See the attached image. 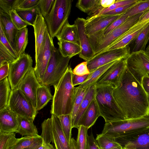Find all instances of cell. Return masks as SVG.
<instances>
[{
  "mask_svg": "<svg viewBox=\"0 0 149 149\" xmlns=\"http://www.w3.org/2000/svg\"><path fill=\"white\" fill-rule=\"evenodd\" d=\"M33 63L31 56L24 53L10 64L8 78L11 90L17 88L20 81L32 67Z\"/></svg>",
  "mask_w": 149,
  "mask_h": 149,
  "instance_id": "obj_11",
  "label": "cell"
},
{
  "mask_svg": "<svg viewBox=\"0 0 149 149\" xmlns=\"http://www.w3.org/2000/svg\"><path fill=\"white\" fill-rule=\"evenodd\" d=\"M7 107L17 115L33 121L37 113L30 101L17 88L11 90Z\"/></svg>",
  "mask_w": 149,
  "mask_h": 149,
  "instance_id": "obj_9",
  "label": "cell"
},
{
  "mask_svg": "<svg viewBox=\"0 0 149 149\" xmlns=\"http://www.w3.org/2000/svg\"><path fill=\"white\" fill-rule=\"evenodd\" d=\"M113 95L125 119L149 114V98L141 85L126 67Z\"/></svg>",
  "mask_w": 149,
  "mask_h": 149,
  "instance_id": "obj_1",
  "label": "cell"
},
{
  "mask_svg": "<svg viewBox=\"0 0 149 149\" xmlns=\"http://www.w3.org/2000/svg\"><path fill=\"white\" fill-rule=\"evenodd\" d=\"M39 1V0H19L16 10L26 9L35 7L38 6Z\"/></svg>",
  "mask_w": 149,
  "mask_h": 149,
  "instance_id": "obj_48",
  "label": "cell"
},
{
  "mask_svg": "<svg viewBox=\"0 0 149 149\" xmlns=\"http://www.w3.org/2000/svg\"><path fill=\"white\" fill-rule=\"evenodd\" d=\"M38 149H55L53 145L50 143L43 142L42 144Z\"/></svg>",
  "mask_w": 149,
  "mask_h": 149,
  "instance_id": "obj_57",
  "label": "cell"
},
{
  "mask_svg": "<svg viewBox=\"0 0 149 149\" xmlns=\"http://www.w3.org/2000/svg\"><path fill=\"white\" fill-rule=\"evenodd\" d=\"M54 45L53 39L47 31L44 45L38 58L35 60L36 65L34 68L35 75L41 85L47 67L52 54Z\"/></svg>",
  "mask_w": 149,
  "mask_h": 149,
  "instance_id": "obj_13",
  "label": "cell"
},
{
  "mask_svg": "<svg viewBox=\"0 0 149 149\" xmlns=\"http://www.w3.org/2000/svg\"><path fill=\"white\" fill-rule=\"evenodd\" d=\"M149 41V22L137 35L129 45L130 52L145 51L146 46Z\"/></svg>",
  "mask_w": 149,
  "mask_h": 149,
  "instance_id": "obj_27",
  "label": "cell"
},
{
  "mask_svg": "<svg viewBox=\"0 0 149 149\" xmlns=\"http://www.w3.org/2000/svg\"><path fill=\"white\" fill-rule=\"evenodd\" d=\"M9 15L12 22L18 30L30 25L18 15L15 10H11Z\"/></svg>",
  "mask_w": 149,
  "mask_h": 149,
  "instance_id": "obj_44",
  "label": "cell"
},
{
  "mask_svg": "<svg viewBox=\"0 0 149 149\" xmlns=\"http://www.w3.org/2000/svg\"><path fill=\"white\" fill-rule=\"evenodd\" d=\"M40 85L35 75L34 68L32 67L20 81L17 87L30 101L36 110V91Z\"/></svg>",
  "mask_w": 149,
  "mask_h": 149,
  "instance_id": "obj_15",
  "label": "cell"
},
{
  "mask_svg": "<svg viewBox=\"0 0 149 149\" xmlns=\"http://www.w3.org/2000/svg\"><path fill=\"white\" fill-rule=\"evenodd\" d=\"M17 140L15 133L0 132V149H11Z\"/></svg>",
  "mask_w": 149,
  "mask_h": 149,
  "instance_id": "obj_40",
  "label": "cell"
},
{
  "mask_svg": "<svg viewBox=\"0 0 149 149\" xmlns=\"http://www.w3.org/2000/svg\"><path fill=\"white\" fill-rule=\"evenodd\" d=\"M149 127V114L141 118L106 122L102 134L116 139Z\"/></svg>",
  "mask_w": 149,
  "mask_h": 149,
  "instance_id": "obj_4",
  "label": "cell"
},
{
  "mask_svg": "<svg viewBox=\"0 0 149 149\" xmlns=\"http://www.w3.org/2000/svg\"><path fill=\"white\" fill-rule=\"evenodd\" d=\"M55 0H39L38 6L41 14L45 17L51 11Z\"/></svg>",
  "mask_w": 149,
  "mask_h": 149,
  "instance_id": "obj_46",
  "label": "cell"
},
{
  "mask_svg": "<svg viewBox=\"0 0 149 149\" xmlns=\"http://www.w3.org/2000/svg\"><path fill=\"white\" fill-rule=\"evenodd\" d=\"M19 0H0V12L9 14L13 10L17 8Z\"/></svg>",
  "mask_w": 149,
  "mask_h": 149,
  "instance_id": "obj_43",
  "label": "cell"
},
{
  "mask_svg": "<svg viewBox=\"0 0 149 149\" xmlns=\"http://www.w3.org/2000/svg\"><path fill=\"white\" fill-rule=\"evenodd\" d=\"M71 58L63 56L59 49L56 48L54 45L52 54L44 76L42 85L49 86L57 84L65 72Z\"/></svg>",
  "mask_w": 149,
  "mask_h": 149,
  "instance_id": "obj_7",
  "label": "cell"
},
{
  "mask_svg": "<svg viewBox=\"0 0 149 149\" xmlns=\"http://www.w3.org/2000/svg\"><path fill=\"white\" fill-rule=\"evenodd\" d=\"M109 149H123V147L120 145L114 147Z\"/></svg>",
  "mask_w": 149,
  "mask_h": 149,
  "instance_id": "obj_61",
  "label": "cell"
},
{
  "mask_svg": "<svg viewBox=\"0 0 149 149\" xmlns=\"http://www.w3.org/2000/svg\"><path fill=\"white\" fill-rule=\"evenodd\" d=\"M141 85L149 98V75L144 76L142 79Z\"/></svg>",
  "mask_w": 149,
  "mask_h": 149,
  "instance_id": "obj_54",
  "label": "cell"
},
{
  "mask_svg": "<svg viewBox=\"0 0 149 149\" xmlns=\"http://www.w3.org/2000/svg\"><path fill=\"white\" fill-rule=\"evenodd\" d=\"M149 22V20H148L140 23H137L99 53L114 49L124 47L129 45L131 42L145 28Z\"/></svg>",
  "mask_w": 149,
  "mask_h": 149,
  "instance_id": "obj_19",
  "label": "cell"
},
{
  "mask_svg": "<svg viewBox=\"0 0 149 149\" xmlns=\"http://www.w3.org/2000/svg\"><path fill=\"white\" fill-rule=\"evenodd\" d=\"M72 1L55 0L49 14L44 18L48 30L53 39L60 33L62 29L68 21Z\"/></svg>",
  "mask_w": 149,
  "mask_h": 149,
  "instance_id": "obj_5",
  "label": "cell"
},
{
  "mask_svg": "<svg viewBox=\"0 0 149 149\" xmlns=\"http://www.w3.org/2000/svg\"><path fill=\"white\" fill-rule=\"evenodd\" d=\"M17 117L8 107L0 111V132L17 133L18 127Z\"/></svg>",
  "mask_w": 149,
  "mask_h": 149,
  "instance_id": "obj_21",
  "label": "cell"
},
{
  "mask_svg": "<svg viewBox=\"0 0 149 149\" xmlns=\"http://www.w3.org/2000/svg\"><path fill=\"white\" fill-rule=\"evenodd\" d=\"M56 38L58 41L70 42L80 45L77 27L74 24H70L68 22L64 26Z\"/></svg>",
  "mask_w": 149,
  "mask_h": 149,
  "instance_id": "obj_28",
  "label": "cell"
},
{
  "mask_svg": "<svg viewBox=\"0 0 149 149\" xmlns=\"http://www.w3.org/2000/svg\"><path fill=\"white\" fill-rule=\"evenodd\" d=\"M114 87L110 85L96 86L95 99L100 116L105 122L125 119L113 95Z\"/></svg>",
  "mask_w": 149,
  "mask_h": 149,
  "instance_id": "obj_3",
  "label": "cell"
},
{
  "mask_svg": "<svg viewBox=\"0 0 149 149\" xmlns=\"http://www.w3.org/2000/svg\"><path fill=\"white\" fill-rule=\"evenodd\" d=\"M33 26L35 38V58L36 60L43 47L48 30L45 18L41 14L37 15Z\"/></svg>",
  "mask_w": 149,
  "mask_h": 149,
  "instance_id": "obj_20",
  "label": "cell"
},
{
  "mask_svg": "<svg viewBox=\"0 0 149 149\" xmlns=\"http://www.w3.org/2000/svg\"><path fill=\"white\" fill-rule=\"evenodd\" d=\"M87 149H100L92 133L87 136Z\"/></svg>",
  "mask_w": 149,
  "mask_h": 149,
  "instance_id": "obj_53",
  "label": "cell"
},
{
  "mask_svg": "<svg viewBox=\"0 0 149 149\" xmlns=\"http://www.w3.org/2000/svg\"><path fill=\"white\" fill-rule=\"evenodd\" d=\"M137 1L127 5L119 7L112 11L103 15H122L125 13L127 10L133 6Z\"/></svg>",
  "mask_w": 149,
  "mask_h": 149,
  "instance_id": "obj_50",
  "label": "cell"
},
{
  "mask_svg": "<svg viewBox=\"0 0 149 149\" xmlns=\"http://www.w3.org/2000/svg\"><path fill=\"white\" fill-rule=\"evenodd\" d=\"M70 149H77L76 141L73 138H72L70 141Z\"/></svg>",
  "mask_w": 149,
  "mask_h": 149,
  "instance_id": "obj_58",
  "label": "cell"
},
{
  "mask_svg": "<svg viewBox=\"0 0 149 149\" xmlns=\"http://www.w3.org/2000/svg\"><path fill=\"white\" fill-rule=\"evenodd\" d=\"M148 20H149V9L143 13L137 23H140Z\"/></svg>",
  "mask_w": 149,
  "mask_h": 149,
  "instance_id": "obj_56",
  "label": "cell"
},
{
  "mask_svg": "<svg viewBox=\"0 0 149 149\" xmlns=\"http://www.w3.org/2000/svg\"><path fill=\"white\" fill-rule=\"evenodd\" d=\"M0 25L2 27L6 38L15 51L16 38L19 30L12 22L9 15L0 12Z\"/></svg>",
  "mask_w": 149,
  "mask_h": 149,
  "instance_id": "obj_22",
  "label": "cell"
},
{
  "mask_svg": "<svg viewBox=\"0 0 149 149\" xmlns=\"http://www.w3.org/2000/svg\"><path fill=\"white\" fill-rule=\"evenodd\" d=\"M40 136L43 142H52L55 149H70V145L62 130L58 117L52 115L50 118L45 119L41 124Z\"/></svg>",
  "mask_w": 149,
  "mask_h": 149,
  "instance_id": "obj_6",
  "label": "cell"
},
{
  "mask_svg": "<svg viewBox=\"0 0 149 149\" xmlns=\"http://www.w3.org/2000/svg\"><path fill=\"white\" fill-rule=\"evenodd\" d=\"M123 149H136V148L133 146L130 145H126L124 148Z\"/></svg>",
  "mask_w": 149,
  "mask_h": 149,
  "instance_id": "obj_59",
  "label": "cell"
},
{
  "mask_svg": "<svg viewBox=\"0 0 149 149\" xmlns=\"http://www.w3.org/2000/svg\"><path fill=\"white\" fill-rule=\"evenodd\" d=\"M138 0H116V1L109 7L104 9L100 12L97 15H99L104 14L112 11L119 7L127 5L136 2Z\"/></svg>",
  "mask_w": 149,
  "mask_h": 149,
  "instance_id": "obj_45",
  "label": "cell"
},
{
  "mask_svg": "<svg viewBox=\"0 0 149 149\" xmlns=\"http://www.w3.org/2000/svg\"><path fill=\"white\" fill-rule=\"evenodd\" d=\"M96 86V84H95L88 89L78 109L76 118L72 125V128H77V125L80 119L92 100L95 98Z\"/></svg>",
  "mask_w": 149,
  "mask_h": 149,
  "instance_id": "obj_29",
  "label": "cell"
},
{
  "mask_svg": "<svg viewBox=\"0 0 149 149\" xmlns=\"http://www.w3.org/2000/svg\"><path fill=\"white\" fill-rule=\"evenodd\" d=\"M116 0H100V4L104 9L107 8L113 4Z\"/></svg>",
  "mask_w": 149,
  "mask_h": 149,
  "instance_id": "obj_55",
  "label": "cell"
},
{
  "mask_svg": "<svg viewBox=\"0 0 149 149\" xmlns=\"http://www.w3.org/2000/svg\"><path fill=\"white\" fill-rule=\"evenodd\" d=\"M89 88H83L79 86L74 88L72 110L71 114L72 126L76 118L80 106Z\"/></svg>",
  "mask_w": 149,
  "mask_h": 149,
  "instance_id": "obj_33",
  "label": "cell"
},
{
  "mask_svg": "<svg viewBox=\"0 0 149 149\" xmlns=\"http://www.w3.org/2000/svg\"><path fill=\"white\" fill-rule=\"evenodd\" d=\"M86 19L78 17L74 21L79 35L80 45L81 51L79 54V57L87 61L95 56L94 51L86 34L85 23Z\"/></svg>",
  "mask_w": 149,
  "mask_h": 149,
  "instance_id": "obj_18",
  "label": "cell"
},
{
  "mask_svg": "<svg viewBox=\"0 0 149 149\" xmlns=\"http://www.w3.org/2000/svg\"><path fill=\"white\" fill-rule=\"evenodd\" d=\"M18 15L30 25L33 26L38 15L41 14L38 6L26 9H17L15 10Z\"/></svg>",
  "mask_w": 149,
  "mask_h": 149,
  "instance_id": "obj_36",
  "label": "cell"
},
{
  "mask_svg": "<svg viewBox=\"0 0 149 149\" xmlns=\"http://www.w3.org/2000/svg\"><path fill=\"white\" fill-rule=\"evenodd\" d=\"M118 60L113 61L99 67L90 73L86 81L79 86L83 88H88L93 85L96 84L97 80L103 74Z\"/></svg>",
  "mask_w": 149,
  "mask_h": 149,
  "instance_id": "obj_30",
  "label": "cell"
},
{
  "mask_svg": "<svg viewBox=\"0 0 149 149\" xmlns=\"http://www.w3.org/2000/svg\"><path fill=\"white\" fill-rule=\"evenodd\" d=\"M100 116L99 109L94 98L80 119L77 125V129L79 126H82L88 129L94 124Z\"/></svg>",
  "mask_w": 149,
  "mask_h": 149,
  "instance_id": "obj_23",
  "label": "cell"
},
{
  "mask_svg": "<svg viewBox=\"0 0 149 149\" xmlns=\"http://www.w3.org/2000/svg\"><path fill=\"white\" fill-rule=\"evenodd\" d=\"M148 74L149 75V72L148 73Z\"/></svg>",
  "mask_w": 149,
  "mask_h": 149,
  "instance_id": "obj_62",
  "label": "cell"
},
{
  "mask_svg": "<svg viewBox=\"0 0 149 149\" xmlns=\"http://www.w3.org/2000/svg\"><path fill=\"white\" fill-rule=\"evenodd\" d=\"M10 64L6 63L0 66V81L8 76L9 72Z\"/></svg>",
  "mask_w": 149,
  "mask_h": 149,
  "instance_id": "obj_52",
  "label": "cell"
},
{
  "mask_svg": "<svg viewBox=\"0 0 149 149\" xmlns=\"http://www.w3.org/2000/svg\"><path fill=\"white\" fill-rule=\"evenodd\" d=\"M59 118L64 133L70 144L71 139L72 120L71 114L62 115L58 116Z\"/></svg>",
  "mask_w": 149,
  "mask_h": 149,
  "instance_id": "obj_39",
  "label": "cell"
},
{
  "mask_svg": "<svg viewBox=\"0 0 149 149\" xmlns=\"http://www.w3.org/2000/svg\"><path fill=\"white\" fill-rule=\"evenodd\" d=\"M16 59H17L0 42V66L6 63H8L10 64Z\"/></svg>",
  "mask_w": 149,
  "mask_h": 149,
  "instance_id": "obj_42",
  "label": "cell"
},
{
  "mask_svg": "<svg viewBox=\"0 0 149 149\" xmlns=\"http://www.w3.org/2000/svg\"><path fill=\"white\" fill-rule=\"evenodd\" d=\"M126 67L125 58L118 60L99 79L96 83V86L110 85L114 88L116 87Z\"/></svg>",
  "mask_w": 149,
  "mask_h": 149,
  "instance_id": "obj_16",
  "label": "cell"
},
{
  "mask_svg": "<svg viewBox=\"0 0 149 149\" xmlns=\"http://www.w3.org/2000/svg\"><path fill=\"white\" fill-rule=\"evenodd\" d=\"M145 52L146 55L149 58V45L146 49L145 50Z\"/></svg>",
  "mask_w": 149,
  "mask_h": 149,
  "instance_id": "obj_60",
  "label": "cell"
},
{
  "mask_svg": "<svg viewBox=\"0 0 149 149\" xmlns=\"http://www.w3.org/2000/svg\"><path fill=\"white\" fill-rule=\"evenodd\" d=\"M0 42H1L11 54L17 59L18 58L15 52L13 49L6 38L1 25H0Z\"/></svg>",
  "mask_w": 149,
  "mask_h": 149,
  "instance_id": "obj_49",
  "label": "cell"
},
{
  "mask_svg": "<svg viewBox=\"0 0 149 149\" xmlns=\"http://www.w3.org/2000/svg\"><path fill=\"white\" fill-rule=\"evenodd\" d=\"M76 6L79 10L91 17L97 15L104 8L100 4V0H79Z\"/></svg>",
  "mask_w": 149,
  "mask_h": 149,
  "instance_id": "obj_26",
  "label": "cell"
},
{
  "mask_svg": "<svg viewBox=\"0 0 149 149\" xmlns=\"http://www.w3.org/2000/svg\"><path fill=\"white\" fill-rule=\"evenodd\" d=\"M143 13L129 17L107 34L97 38L88 37L95 56L106 49L131 27L136 24Z\"/></svg>",
  "mask_w": 149,
  "mask_h": 149,
  "instance_id": "obj_8",
  "label": "cell"
},
{
  "mask_svg": "<svg viewBox=\"0 0 149 149\" xmlns=\"http://www.w3.org/2000/svg\"><path fill=\"white\" fill-rule=\"evenodd\" d=\"M11 91L8 77L0 81V111L7 107Z\"/></svg>",
  "mask_w": 149,
  "mask_h": 149,
  "instance_id": "obj_35",
  "label": "cell"
},
{
  "mask_svg": "<svg viewBox=\"0 0 149 149\" xmlns=\"http://www.w3.org/2000/svg\"><path fill=\"white\" fill-rule=\"evenodd\" d=\"M125 60L126 68L141 85L143 77L149 72V58L145 51L131 52Z\"/></svg>",
  "mask_w": 149,
  "mask_h": 149,
  "instance_id": "obj_10",
  "label": "cell"
},
{
  "mask_svg": "<svg viewBox=\"0 0 149 149\" xmlns=\"http://www.w3.org/2000/svg\"><path fill=\"white\" fill-rule=\"evenodd\" d=\"M129 45L96 54L87 62L90 73L97 68L113 61L125 58L130 54Z\"/></svg>",
  "mask_w": 149,
  "mask_h": 149,
  "instance_id": "obj_12",
  "label": "cell"
},
{
  "mask_svg": "<svg viewBox=\"0 0 149 149\" xmlns=\"http://www.w3.org/2000/svg\"><path fill=\"white\" fill-rule=\"evenodd\" d=\"M95 140L100 149H109L120 145L113 139L102 133L97 134Z\"/></svg>",
  "mask_w": 149,
  "mask_h": 149,
  "instance_id": "obj_38",
  "label": "cell"
},
{
  "mask_svg": "<svg viewBox=\"0 0 149 149\" xmlns=\"http://www.w3.org/2000/svg\"><path fill=\"white\" fill-rule=\"evenodd\" d=\"M149 9V0H139L124 13L130 17L143 13Z\"/></svg>",
  "mask_w": 149,
  "mask_h": 149,
  "instance_id": "obj_37",
  "label": "cell"
},
{
  "mask_svg": "<svg viewBox=\"0 0 149 149\" xmlns=\"http://www.w3.org/2000/svg\"><path fill=\"white\" fill-rule=\"evenodd\" d=\"M28 36L26 27L18 31L16 38L15 49L18 58L25 53V50L28 42Z\"/></svg>",
  "mask_w": 149,
  "mask_h": 149,
  "instance_id": "obj_34",
  "label": "cell"
},
{
  "mask_svg": "<svg viewBox=\"0 0 149 149\" xmlns=\"http://www.w3.org/2000/svg\"><path fill=\"white\" fill-rule=\"evenodd\" d=\"M123 148L130 145L136 149H149V127L115 140Z\"/></svg>",
  "mask_w": 149,
  "mask_h": 149,
  "instance_id": "obj_17",
  "label": "cell"
},
{
  "mask_svg": "<svg viewBox=\"0 0 149 149\" xmlns=\"http://www.w3.org/2000/svg\"><path fill=\"white\" fill-rule=\"evenodd\" d=\"M88 74L81 76L75 74L72 72V82L73 86L80 85L83 83L88 78Z\"/></svg>",
  "mask_w": 149,
  "mask_h": 149,
  "instance_id": "obj_51",
  "label": "cell"
},
{
  "mask_svg": "<svg viewBox=\"0 0 149 149\" xmlns=\"http://www.w3.org/2000/svg\"><path fill=\"white\" fill-rule=\"evenodd\" d=\"M72 71L74 74L79 76L89 74L90 71L87 66V61L82 62L77 65Z\"/></svg>",
  "mask_w": 149,
  "mask_h": 149,
  "instance_id": "obj_47",
  "label": "cell"
},
{
  "mask_svg": "<svg viewBox=\"0 0 149 149\" xmlns=\"http://www.w3.org/2000/svg\"><path fill=\"white\" fill-rule=\"evenodd\" d=\"M121 15H102L88 17L85 23L86 35L89 37L103 31Z\"/></svg>",
  "mask_w": 149,
  "mask_h": 149,
  "instance_id": "obj_14",
  "label": "cell"
},
{
  "mask_svg": "<svg viewBox=\"0 0 149 149\" xmlns=\"http://www.w3.org/2000/svg\"><path fill=\"white\" fill-rule=\"evenodd\" d=\"M59 50L63 56L70 57L79 54L81 52L80 46L72 42L63 40L59 41L58 43Z\"/></svg>",
  "mask_w": 149,
  "mask_h": 149,
  "instance_id": "obj_32",
  "label": "cell"
},
{
  "mask_svg": "<svg viewBox=\"0 0 149 149\" xmlns=\"http://www.w3.org/2000/svg\"><path fill=\"white\" fill-rule=\"evenodd\" d=\"M18 127L16 133L22 136H35L39 135L37 129L32 120L17 115Z\"/></svg>",
  "mask_w": 149,
  "mask_h": 149,
  "instance_id": "obj_24",
  "label": "cell"
},
{
  "mask_svg": "<svg viewBox=\"0 0 149 149\" xmlns=\"http://www.w3.org/2000/svg\"><path fill=\"white\" fill-rule=\"evenodd\" d=\"M78 129V134L76 141L77 149H87L88 129L81 126Z\"/></svg>",
  "mask_w": 149,
  "mask_h": 149,
  "instance_id": "obj_41",
  "label": "cell"
},
{
  "mask_svg": "<svg viewBox=\"0 0 149 149\" xmlns=\"http://www.w3.org/2000/svg\"><path fill=\"white\" fill-rule=\"evenodd\" d=\"M42 143L43 139L40 135L25 136L17 139L11 149H38Z\"/></svg>",
  "mask_w": 149,
  "mask_h": 149,
  "instance_id": "obj_25",
  "label": "cell"
},
{
  "mask_svg": "<svg viewBox=\"0 0 149 149\" xmlns=\"http://www.w3.org/2000/svg\"><path fill=\"white\" fill-rule=\"evenodd\" d=\"M53 96L49 86L43 85L37 88L36 93V110L38 111L45 107L52 99Z\"/></svg>",
  "mask_w": 149,
  "mask_h": 149,
  "instance_id": "obj_31",
  "label": "cell"
},
{
  "mask_svg": "<svg viewBox=\"0 0 149 149\" xmlns=\"http://www.w3.org/2000/svg\"><path fill=\"white\" fill-rule=\"evenodd\" d=\"M72 71L69 65L64 75L57 84L54 86L55 91L50 113L57 116L71 114L75 87L72 84Z\"/></svg>",
  "mask_w": 149,
  "mask_h": 149,
  "instance_id": "obj_2",
  "label": "cell"
}]
</instances>
